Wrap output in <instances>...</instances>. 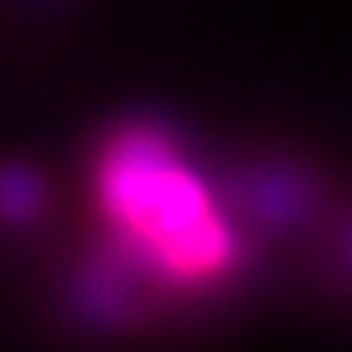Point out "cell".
Listing matches in <instances>:
<instances>
[{
  "label": "cell",
  "instance_id": "obj_1",
  "mask_svg": "<svg viewBox=\"0 0 352 352\" xmlns=\"http://www.w3.org/2000/svg\"><path fill=\"white\" fill-rule=\"evenodd\" d=\"M96 195L130 254L164 278L204 281L229 269V226L164 133L130 127L111 136L96 164Z\"/></svg>",
  "mask_w": 352,
  "mask_h": 352
},
{
  "label": "cell",
  "instance_id": "obj_2",
  "mask_svg": "<svg viewBox=\"0 0 352 352\" xmlns=\"http://www.w3.org/2000/svg\"><path fill=\"white\" fill-rule=\"evenodd\" d=\"M256 204H260V210L269 213V217L285 219L303 207V188H300V182L287 179V176H269L260 186Z\"/></svg>",
  "mask_w": 352,
  "mask_h": 352
},
{
  "label": "cell",
  "instance_id": "obj_3",
  "mask_svg": "<svg viewBox=\"0 0 352 352\" xmlns=\"http://www.w3.org/2000/svg\"><path fill=\"white\" fill-rule=\"evenodd\" d=\"M37 204V182L22 170L0 173V213L3 217H25Z\"/></svg>",
  "mask_w": 352,
  "mask_h": 352
},
{
  "label": "cell",
  "instance_id": "obj_4",
  "mask_svg": "<svg viewBox=\"0 0 352 352\" xmlns=\"http://www.w3.org/2000/svg\"><path fill=\"white\" fill-rule=\"evenodd\" d=\"M349 254H352V244H349Z\"/></svg>",
  "mask_w": 352,
  "mask_h": 352
}]
</instances>
